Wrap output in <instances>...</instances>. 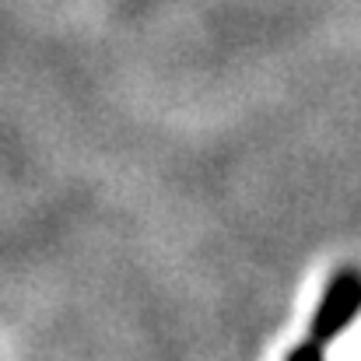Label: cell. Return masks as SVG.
Returning <instances> with one entry per match:
<instances>
[{
  "instance_id": "obj_1",
  "label": "cell",
  "mask_w": 361,
  "mask_h": 361,
  "mask_svg": "<svg viewBox=\"0 0 361 361\" xmlns=\"http://www.w3.org/2000/svg\"><path fill=\"white\" fill-rule=\"evenodd\" d=\"M361 312V270L358 267H344L330 277V284L319 295V305L312 312L309 323V341L330 348V341H337Z\"/></svg>"
},
{
  "instance_id": "obj_2",
  "label": "cell",
  "mask_w": 361,
  "mask_h": 361,
  "mask_svg": "<svg viewBox=\"0 0 361 361\" xmlns=\"http://www.w3.org/2000/svg\"><path fill=\"white\" fill-rule=\"evenodd\" d=\"M288 361H326V348L305 337V341H302L298 348H291V355H288Z\"/></svg>"
}]
</instances>
